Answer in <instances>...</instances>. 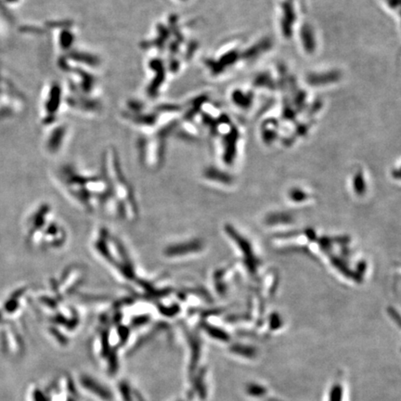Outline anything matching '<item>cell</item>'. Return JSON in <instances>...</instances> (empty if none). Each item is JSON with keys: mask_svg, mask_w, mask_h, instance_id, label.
<instances>
[{"mask_svg": "<svg viewBox=\"0 0 401 401\" xmlns=\"http://www.w3.org/2000/svg\"><path fill=\"white\" fill-rule=\"evenodd\" d=\"M117 157L113 151L105 155L103 161V173L107 178L111 206L109 213L118 219L133 222L139 217V206L135 197L133 189L124 176Z\"/></svg>", "mask_w": 401, "mask_h": 401, "instance_id": "cell-1", "label": "cell"}, {"mask_svg": "<svg viewBox=\"0 0 401 401\" xmlns=\"http://www.w3.org/2000/svg\"><path fill=\"white\" fill-rule=\"evenodd\" d=\"M93 248L103 262L111 267L118 277L132 283L136 279V270L129 252L115 236L105 228L98 230L93 241Z\"/></svg>", "mask_w": 401, "mask_h": 401, "instance_id": "cell-2", "label": "cell"}, {"mask_svg": "<svg viewBox=\"0 0 401 401\" xmlns=\"http://www.w3.org/2000/svg\"><path fill=\"white\" fill-rule=\"evenodd\" d=\"M205 243L200 238H193L185 241H177L167 246L164 250L166 258L174 261H182L197 257L203 253Z\"/></svg>", "mask_w": 401, "mask_h": 401, "instance_id": "cell-3", "label": "cell"}]
</instances>
